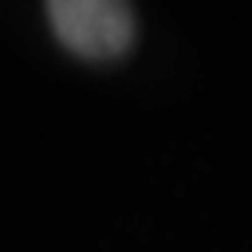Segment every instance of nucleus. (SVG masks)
I'll use <instances>...</instances> for the list:
<instances>
[{
	"instance_id": "f257e3e1",
	"label": "nucleus",
	"mask_w": 252,
	"mask_h": 252,
	"mask_svg": "<svg viewBox=\"0 0 252 252\" xmlns=\"http://www.w3.org/2000/svg\"><path fill=\"white\" fill-rule=\"evenodd\" d=\"M46 13L56 36L85 59H115L134 39L128 0H46Z\"/></svg>"
}]
</instances>
